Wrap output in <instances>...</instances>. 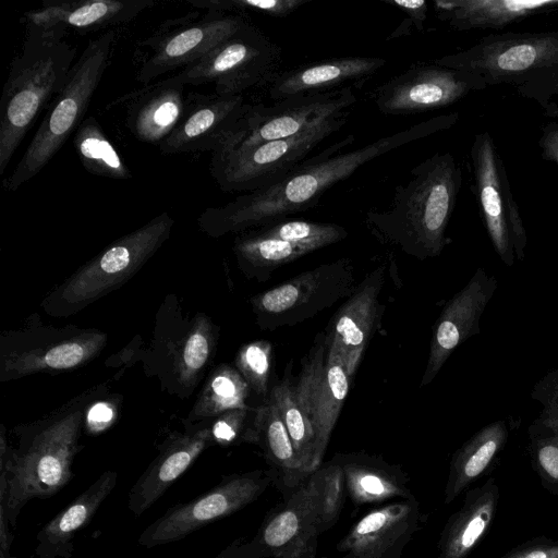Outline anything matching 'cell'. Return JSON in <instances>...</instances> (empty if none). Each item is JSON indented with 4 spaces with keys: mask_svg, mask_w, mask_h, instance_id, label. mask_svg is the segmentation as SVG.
<instances>
[{
    "mask_svg": "<svg viewBox=\"0 0 558 558\" xmlns=\"http://www.w3.org/2000/svg\"><path fill=\"white\" fill-rule=\"evenodd\" d=\"M355 102L352 86H347L328 93L286 98L271 106L252 105L235 137L222 151L214 155L291 137L347 111Z\"/></svg>",
    "mask_w": 558,
    "mask_h": 558,
    "instance_id": "9a60e30c",
    "label": "cell"
},
{
    "mask_svg": "<svg viewBox=\"0 0 558 558\" xmlns=\"http://www.w3.org/2000/svg\"><path fill=\"white\" fill-rule=\"evenodd\" d=\"M433 62L473 72L487 87L512 85L521 96L536 100L558 82V31L489 34Z\"/></svg>",
    "mask_w": 558,
    "mask_h": 558,
    "instance_id": "5b68a950",
    "label": "cell"
},
{
    "mask_svg": "<svg viewBox=\"0 0 558 558\" xmlns=\"http://www.w3.org/2000/svg\"><path fill=\"white\" fill-rule=\"evenodd\" d=\"M385 271L384 264L369 271L333 314L324 331L327 350L340 355L352 379L380 326L385 311L380 300Z\"/></svg>",
    "mask_w": 558,
    "mask_h": 558,
    "instance_id": "ffe728a7",
    "label": "cell"
},
{
    "mask_svg": "<svg viewBox=\"0 0 558 558\" xmlns=\"http://www.w3.org/2000/svg\"><path fill=\"white\" fill-rule=\"evenodd\" d=\"M274 484L270 470L226 475L196 498L170 507L140 535L146 548L180 541L189 534L229 517L256 501Z\"/></svg>",
    "mask_w": 558,
    "mask_h": 558,
    "instance_id": "7c38bea8",
    "label": "cell"
},
{
    "mask_svg": "<svg viewBox=\"0 0 558 558\" xmlns=\"http://www.w3.org/2000/svg\"><path fill=\"white\" fill-rule=\"evenodd\" d=\"M499 487L490 477L469 488L461 507L441 530L437 558H466L487 534L498 509Z\"/></svg>",
    "mask_w": 558,
    "mask_h": 558,
    "instance_id": "f1b7e54d",
    "label": "cell"
},
{
    "mask_svg": "<svg viewBox=\"0 0 558 558\" xmlns=\"http://www.w3.org/2000/svg\"><path fill=\"white\" fill-rule=\"evenodd\" d=\"M116 471L104 472L71 504L38 532L35 555L38 558H71L75 535L89 523L101 504L114 489Z\"/></svg>",
    "mask_w": 558,
    "mask_h": 558,
    "instance_id": "4dcf8cb0",
    "label": "cell"
},
{
    "mask_svg": "<svg viewBox=\"0 0 558 558\" xmlns=\"http://www.w3.org/2000/svg\"><path fill=\"white\" fill-rule=\"evenodd\" d=\"M538 146L542 159L554 162L558 169V122H548L542 128Z\"/></svg>",
    "mask_w": 558,
    "mask_h": 558,
    "instance_id": "7dc6e473",
    "label": "cell"
},
{
    "mask_svg": "<svg viewBox=\"0 0 558 558\" xmlns=\"http://www.w3.org/2000/svg\"><path fill=\"white\" fill-rule=\"evenodd\" d=\"M174 219L162 211L125 234L61 283L43 302L45 311L65 317L130 280L170 236Z\"/></svg>",
    "mask_w": 558,
    "mask_h": 558,
    "instance_id": "52a82bcc",
    "label": "cell"
},
{
    "mask_svg": "<svg viewBox=\"0 0 558 558\" xmlns=\"http://www.w3.org/2000/svg\"><path fill=\"white\" fill-rule=\"evenodd\" d=\"M354 265L342 257L303 271L250 299L262 330L292 327L345 300L355 289Z\"/></svg>",
    "mask_w": 558,
    "mask_h": 558,
    "instance_id": "9c48e42d",
    "label": "cell"
},
{
    "mask_svg": "<svg viewBox=\"0 0 558 558\" xmlns=\"http://www.w3.org/2000/svg\"><path fill=\"white\" fill-rule=\"evenodd\" d=\"M155 4L153 0L45 1L23 20L26 27L64 36L69 29L90 32L130 22Z\"/></svg>",
    "mask_w": 558,
    "mask_h": 558,
    "instance_id": "d4e9b609",
    "label": "cell"
},
{
    "mask_svg": "<svg viewBox=\"0 0 558 558\" xmlns=\"http://www.w3.org/2000/svg\"><path fill=\"white\" fill-rule=\"evenodd\" d=\"M280 48L251 24L221 43L177 77L185 85L213 83L217 95H240L268 84L278 73Z\"/></svg>",
    "mask_w": 558,
    "mask_h": 558,
    "instance_id": "8fae6325",
    "label": "cell"
},
{
    "mask_svg": "<svg viewBox=\"0 0 558 558\" xmlns=\"http://www.w3.org/2000/svg\"><path fill=\"white\" fill-rule=\"evenodd\" d=\"M73 144L82 166L89 173L116 180L132 177L122 156L94 117L82 121L75 131Z\"/></svg>",
    "mask_w": 558,
    "mask_h": 558,
    "instance_id": "e575fe53",
    "label": "cell"
},
{
    "mask_svg": "<svg viewBox=\"0 0 558 558\" xmlns=\"http://www.w3.org/2000/svg\"><path fill=\"white\" fill-rule=\"evenodd\" d=\"M11 558H16V557H11ZM36 558H38V557H36Z\"/></svg>",
    "mask_w": 558,
    "mask_h": 558,
    "instance_id": "816d5d0a",
    "label": "cell"
},
{
    "mask_svg": "<svg viewBox=\"0 0 558 558\" xmlns=\"http://www.w3.org/2000/svg\"><path fill=\"white\" fill-rule=\"evenodd\" d=\"M457 112L433 117L391 135L380 137L347 153L339 151L355 141L349 134L308 157L280 181L244 193L221 206L208 207L198 217L207 235L220 238L242 233L284 219L315 206L333 184L350 177L366 162L400 146L427 137L454 125Z\"/></svg>",
    "mask_w": 558,
    "mask_h": 558,
    "instance_id": "6da1fadb",
    "label": "cell"
},
{
    "mask_svg": "<svg viewBox=\"0 0 558 558\" xmlns=\"http://www.w3.org/2000/svg\"><path fill=\"white\" fill-rule=\"evenodd\" d=\"M433 4L438 19L458 31L502 29L558 12V0H436Z\"/></svg>",
    "mask_w": 558,
    "mask_h": 558,
    "instance_id": "f546056e",
    "label": "cell"
},
{
    "mask_svg": "<svg viewBox=\"0 0 558 558\" xmlns=\"http://www.w3.org/2000/svg\"><path fill=\"white\" fill-rule=\"evenodd\" d=\"M26 28L25 41L11 64L0 100V174L38 114L63 88L76 56L63 36Z\"/></svg>",
    "mask_w": 558,
    "mask_h": 558,
    "instance_id": "277c9868",
    "label": "cell"
},
{
    "mask_svg": "<svg viewBox=\"0 0 558 558\" xmlns=\"http://www.w3.org/2000/svg\"><path fill=\"white\" fill-rule=\"evenodd\" d=\"M333 458L343 470L347 493L355 507L374 508L414 496L408 473L381 456L357 451L336 453Z\"/></svg>",
    "mask_w": 558,
    "mask_h": 558,
    "instance_id": "83f0119b",
    "label": "cell"
},
{
    "mask_svg": "<svg viewBox=\"0 0 558 558\" xmlns=\"http://www.w3.org/2000/svg\"><path fill=\"white\" fill-rule=\"evenodd\" d=\"M116 36V31H108L93 39L75 61L21 160L3 180L7 191L14 192L37 175L77 130L108 68Z\"/></svg>",
    "mask_w": 558,
    "mask_h": 558,
    "instance_id": "8992f818",
    "label": "cell"
},
{
    "mask_svg": "<svg viewBox=\"0 0 558 558\" xmlns=\"http://www.w3.org/2000/svg\"><path fill=\"white\" fill-rule=\"evenodd\" d=\"M423 523L415 496L371 508L339 541L337 558H402Z\"/></svg>",
    "mask_w": 558,
    "mask_h": 558,
    "instance_id": "44dd1931",
    "label": "cell"
},
{
    "mask_svg": "<svg viewBox=\"0 0 558 558\" xmlns=\"http://www.w3.org/2000/svg\"><path fill=\"white\" fill-rule=\"evenodd\" d=\"M461 184L454 157L436 153L411 170L387 210H368L366 222L378 239L414 258L437 257L449 243L446 231Z\"/></svg>",
    "mask_w": 558,
    "mask_h": 558,
    "instance_id": "3957f363",
    "label": "cell"
},
{
    "mask_svg": "<svg viewBox=\"0 0 558 558\" xmlns=\"http://www.w3.org/2000/svg\"><path fill=\"white\" fill-rule=\"evenodd\" d=\"M486 87L483 78L473 72L432 62L412 65L378 86L373 100L385 114H416L448 107Z\"/></svg>",
    "mask_w": 558,
    "mask_h": 558,
    "instance_id": "2e32d148",
    "label": "cell"
},
{
    "mask_svg": "<svg viewBox=\"0 0 558 558\" xmlns=\"http://www.w3.org/2000/svg\"><path fill=\"white\" fill-rule=\"evenodd\" d=\"M235 368L247 383L251 392L268 398L270 373L274 365V345L267 340L243 344L234 360Z\"/></svg>",
    "mask_w": 558,
    "mask_h": 558,
    "instance_id": "f35d334b",
    "label": "cell"
},
{
    "mask_svg": "<svg viewBox=\"0 0 558 558\" xmlns=\"http://www.w3.org/2000/svg\"><path fill=\"white\" fill-rule=\"evenodd\" d=\"M251 444L257 445L283 498L311 475L298 457L289 433L272 401L267 398L256 408Z\"/></svg>",
    "mask_w": 558,
    "mask_h": 558,
    "instance_id": "1f68e13d",
    "label": "cell"
},
{
    "mask_svg": "<svg viewBox=\"0 0 558 558\" xmlns=\"http://www.w3.org/2000/svg\"><path fill=\"white\" fill-rule=\"evenodd\" d=\"M403 11L417 31L424 29L427 19V2L424 0H383Z\"/></svg>",
    "mask_w": 558,
    "mask_h": 558,
    "instance_id": "bcb514c9",
    "label": "cell"
},
{
    "mask_svg": "<svg viewBox=\"0 0 558 558\" xmlns=\"http://www.w3.org/2000/svg\"><path fill=\"white\" fill-rule=\"evenodd\" d=\"M558 95V82L550 85L548 88L543 90L539 96L536 98V102L539 104V106L545 111L546 116L557 118L558 117V106L551 101L553 96Z\"/></svg>",
    "mask_w": 558,
    "mask_h": 558,
    "instance_id": "681fc988",
    "label": "cell"
},
{
    "mask_svg": "<svg viewBox=\"0 0 558 558\" xmlns=\"http://www.w3.org/2000/svg\"><path fill=\"white\" fill-rule=\"evenodd\" d=\"M107 335L96 329L32 328L1 336L0 379L65 371L95 359L106 347Z\"/></svg>",
    "mask_w": 558,
    "mask_h": 558,
    "instance_id": "4fadbf2b",
    "label": "cell"
},
{
    "mask_svg": "<svg viewBox=\"0 0 558 558\" xmlns=\"http://www.w3.org/2000/svg\"><path fill=\"white\" fill-rule=\"evenodd\" d=\"M550 377L554 381L550 392L538 390V393H533V397L544 404L539 418L535 422L546 427H558V378H554L553 374Z\"/></svg>",
    "mask_w": 558,
    "mask_h": 558,
    "instance_id": "f6af8a7d",
    "label": "cell"
},
{
    "mask_svg": "<svg viewBox=\"0 0 558 558\" xmlns=\"http://www.w3.org/2000/svg\"><path fill=\"white\" fill-rule=\"evenodd\" d=\"M497 289V280L478 267L466 284L444 306L436 320L421 387L430 384L453 351L480 333V320Z\"/></svg>",
    "mask_w": 558,
    "mask_h": 558,
    "instance_id": "7402d4cb",
    "label": "cell"
},
{
    "mask_svg": "<svg viewBox=\"0 0 558 558\" xmlns=\"http://www.w3.org/2000/svg\"><path fill=\"white\" fill-rule=\"evenodd\" d=\"M312 0H198L190 3L208 11H254L271 17H286Z\"/></svg>",
    "mask_w": 558,
    "mask_h": 558,
    "instance_id": "b9f144b4",
    "label": "cell"
},
{
    "mask_svg": "<svg viewBox=\"0 0 558 558\" xmlns=\"http://www.w3.org/2000/svg\"><path fill=\"white\" fill-rule=\"evenodd\" d=\"M245 24L247 22L241 15L208 11L201 21L154 37L145 44L153 51L138 69L137 81L147 84L196 63Z\"/></svg>",
    "mask_w": 558,
    "mask_h": 558,
    "instance_id": "ac0fdd59",
    "label": "cell"
},
{
    "mask_svg": "<svg viewBox=\"0 0 558 558\" xmlns=\"http://www.w3.org/2000/svg\"><path fill=\"white\" fill-rule=\"evenodd\" d=\"M177 75L144 88L128 105L126 125L141 142L160 146L174 131L191 94Z\"/></svg>",
    "mask_w": 558,
    "mask_h": 558,
    "instance_id": "4316f807",
    "label": "cell"
},
{
    "mask_svg": "<svg viewBox=\"0 0 558 558\" xmlns=\"http://www.w3.org/2000/svg\"><path fill=\"white\" fill-rule=\"evenodd\" d=\"M320 534L319 494L312 472L265 514L248 542L260 558H316Z\"/></svg>",
    "mask_w": 558,
    "mask_h": 558,
    "instance_id": "e0dca14e",
    "label": "cell"
},
{
    "mask_svg": "<svg viewBox=\"0 0 558 558\" xmlns=\"http://www.w3.org/2000/svg\"><path fill=\"white\" fill-rule=\"evenodd\" d=\"M498 558H558V541L545 536L534 537Z\"/></svg>",
    "mask_w": 558,
    "mask_h": 558,
    "instance_id": "7bdbcfd3",
    "label": "cell"
},
{
    "mask_svg": "<svg viewBox=\"0 0 558 558\" xmlns=\"http://www.w3.org/2000/svg\"><path fill=\"white\" fill-rule=\"evenodd\" d=\"M412 27H413V24L409 19L403 20V22L400 24L399 28L391 34L389 39L399 37L400 35L408 34Z\"/></svg>",
    "mask_w": 558,
    "mask_h": 558,
    "instance_id": "f907efd6",
    "label": "cell"
},
{
    "mask_svg": "<svg viewBox=\"0 0 558 558\" xmlns=\"http://www.w3.org/2000/svg\"><path fill=\"white\" fill-rule=\"evenodd\" d=\"M530 442V456L533 469L541 478L543 487L558 496V427H546L534 422Z\"/></svg>",
    "mask_w": 558,
    "mask_h": 558,
    "instance_id": "ab89813d",
    "label": "cell"
},
{
    "mask_svg": "<svg viewBox=\"0 0 558 558\" xmlns=\"http://www.w3.org/2000/svg\"><path fill=\"white\" fill-rule=\"evenodd\" d=\"M509 429L505 421H496L480 429L453 454L445 485L444 502L451 504L487 472L505 448Z\"/></svg>",
    "mask_w": 558,
    "mask_h": 558,
    "instance_id": "d6a6232c",
    "label": "cell"
},
{
    "mask_svg": "<svg viewBox=\"0 0 558 558\" xmlns=\"http://www.w3.org/2000/svg\"><path fill=\"white\" fill-rule=\"evenodd\" d=\"M85 409L73 407L52 417L19 429V445L0 436V529L15 527L24 506L32 499L56 495L72 478V464L80 444Z\"/></svg>",
    "mask_w": 558,
    "mask_h": 558,
    "instance_id": "7a4b0ae2",
    "label": "cell"
},
{
    "mask_svg": "<svg viewBox=\"0 0 558 558\" xmlns=\"http://www.w3.org/2000/svg\"><path fill=\"white\" fill-rule=\"evenodd\" d=\"M386 64L378 57H343L310 62L278 72L268 83L269 97L276 101L341 89L347 82L362 81Z\"/></svg>",
    "mask_w": 558,
    "mask_h": 558,
    "instance_id": "484cf974",
    "label": "cell"
},
{
    "mask_svg": "<svg viewBox=\"0 0 558 558\" xmlns=\"http://www.w3.org/2000/svg\"><path fill=\"white\" fill-rule=\"evenodd\" d=\"M352 383L340 355L327 350L325 332L317 333L294 380L298 401L314 432L315 470L323 463Z\"/></svg>",
    "mask_w": 558,
    "mask_h": 558,
    "instance_id": "5bb4252c",
    "label": "cell"
},
{
    "mask_svg": "<svg viewBox=\"0 0 558 558\" xmlns=\"http://www.w3.org/2000/svg\"><path fill=\"white\" fill-rule=\"evenodd\" d=\"M251 107L243 94L191 95L181 121L158 148L162 154L220 153L235 137Z\"/></svg>",
    "mask_w": 558,
    "mask_h": 558,
    "instance_id": "d6986e66",
    "label": "cell"
},
{
    "mask_svg": "<svg viewBox=\"0 0 558 558\" xmlns=\"http://www.w3.org/2000/svg\"><path fill=\"white\" fill-rule=\"evenodd\" d=\"M215 558H260L253 549L250 542L243 538L234 539L230 545L222 549Z\"/></svg>",
    "mask_w": 558,
    "mask_h": 558,
    "instance_id": "c3c4849f",
    "label": "cell"
},
{
    "mask_svg": "<svg viewBox=\"0 0 558 558\" xmlns=\"http://www.w3.org/2000/svg\"><path fill=\"white\" fill-rule=\"evenodd\" d=\"M318 494L320 532L333 527L341 514L347 493L344 473L339 462L332 457L314 471Z\"/></svg>",
    "mask_w": 558,
    "mask_h": 558,
    "instance_id": "74e56055",
    "label": "cell"
},
{
    "mask_svg": "<svg viewBox=\"0 0 558 558\" xmlns=\"http://www.w3.org/2000/svg\"><path fill=\"white\" fill-rule=\"evenodd\" d=\"M116 416V409L110 401H98L90 407H86L85 424L92 434L104 432L110 426Z\"/></svg>",
    "mask_w": 558,
    "mask_h": 558,
    "instance_id": "ee69618b",
    "label": "cell"
},
{
    "mask_svg": "<svg viewBox=\"0 0 558 558\" xmlns=\"http://www.w3.org/2000/svg\"><path fill=\"white\" fill-rule=\"evenodd\" d=\"M256 408L227 411L209 423L211 442L222 447L251 444Z\"/></svg>",
    "mask_w": 558,
    "mask_h": 558,
    "instance_id": "60d3db41",
    "label": "cell"
},
{
    "mask_svg": "<svg viewBox=\"0 0 558 558\" xmlns=\"http://www.w3.org/2000/svg\"><path fill=\"white\" fill-rule=\"evenodd\" d=\"M473 193L495 252L507 265L525 256L526 231L512 195L506 166L488 131L477 133L470 149Z\"/></svg>",
    "mask_w": 558,
    "mask_h": 558,
    "instance_id": "30bf717a",
    "label": "cell"
},
{
    "mask_svg": "<svg viewBox=\"0 0 558 558\" xmlns=\"http://www.w3.org/2000/svg\"><path fill=\"white\" fill-rule=\"evenodd\" d=\"M316 250L311 226L302 219L277 220L239 233L233 242L239 269L260 283L279 267Z\"/></svg>",
    "mask_w": 558,
    "mask_h": 558,
    "instance_id": "603a6c76",
    "label": "cell"
},
{
    "mask_svg": "<svg viewBox=\"0 0 558 558\" xmlns=\"http://www.w3.org/2000/svg\"><path fill=\"white\" fill-rule=\"evenodd\" d=\"M268 398L272 401L289 433L294 450L305 470L314 472L315 437L312 425L298 401L294 380L283 378L272 386Z\"/></svg>",
    "mask_w": 558,
    "mask_h": 558,
    "instance_id": "d590c367",
    "label": "cell"
},
{
    "mask_svg": "<svg viewBox=\"0 0 558 558\" xmlns=\"http://www.w3.org/2000/svg\"><path fill=\"white\" fill-rule=\"evenodd\" d=\"M250 395L251 389L239 371L229 364H219L210 373L185 422L192 426L230 410L250 408Z\"/></svg>",
    "mask_w": 558,
    "mask_h": 558,
    "instance_id": "836d02e7",
    "label": "cell"
},
{
    "mask_svg": "<svg viewBox=\"0 0 558 558\" xmlns=\"http://www.w3.org/2000/svg\"><path fill=\"white\" fill-rule=\"evenodd\" d=\"M202 421L174 433L161 445L158 456L131 487L128 507L136 517L150 508L166 490L211 446L209 424Z\"/></svg>",
    "mask_w": 558,
    "mask_h": 558,
    "instance_id": "cb8c5ba5",
    "label": "cell"
},
{
    "mask_svg": "<svg viewBox=\"0 0 558 558\" xmlns=\"http://www.w3.org/2000/svg\"><path fill=\"white\" fill-rule=\"evenodd\" d=\"M344 111L291 137L211 155L210 174L225 192H252L274 184L306 160L310 153L347 122Z\"/></svg>",
    "mask_w": 558,
    "mask_h": 558,
    "instance_id": "ba28073f",
    "label": "cell"
},
{
    "mask_svg": "<svg viewBox=\"0 0 558 558\" xmlns=\"http://www.w3.org/2000/svg\"><path fill=\"white\" fill-rule=\"evenodd\" d=\"M217 328L211 320L197 314L187 336L184 337L180 355L174 365L183 388H194L204 372L217 342Z\"/></svg>",
    "mask_w": 558,
    "mask_h": 558,
    "instance_id": "8d00e7d4",
    "label": "cell"
}]
</instances>
